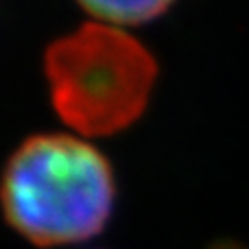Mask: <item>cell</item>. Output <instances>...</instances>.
I'll return each instance as SVG.
<instances>
[{
	"instance_id": "2",
	"label": "cell",
	"mask_w": 249,
	"mask_h": 249,
	"mask_svg": "<svg viewBox=\"0 0 249 249\" xmlns=\"http://www.w3.org/2000/svg\"><path fill=\"white\" fill-rule=\"evenodd\" d=\"M153 53L127 29L88 22L44 53L51 105L81 138H107L133 127L158 86Z\"/></svg>"
},
{
	"instance_id": "1",
	"label": "cell",
	"mask_w": 249,
	"mask_h": 249,
	"mask_svg": "<svg viewBox=\"0 0 249 249\" xmlns=\"http://www.w3.org/2000/svg\"><path fill=\"white\" fill-rule=\"evenodd\" d=\"M118 184L109 160L77 133H35L0 173V210L9 228L35 247H72L112 221Z\"/></svg>"
},
{
	"instance_id": "3",
	"label": "cell",
	"mask_w": 249,
	"mask_h": 249,
	"mask_svg": "<svg viewBox=\"0 0 249 249\" xmlns=\"http://www.w3.org/2000/svg\"><path fill=\"white\" fill-rule=\"evenodd\" d=\"M92 22L131 29L162 18L175 0H77Z\"/></svg>"
}]
</instances>
